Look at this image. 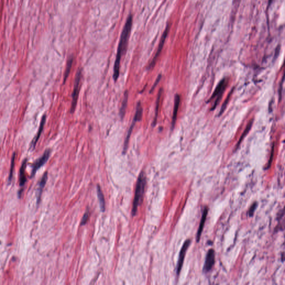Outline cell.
<instances>
[{"instance_id":"obj_2","label":"cell","mask_w":285,"mask_h":285,"mask_svg":"<svg viewBox=\"0 0 285 285\" xmlns=\"http://www.w3.org/2000/svg\"><path fill=\"white\" fill-rule=\"evenodd\" d=\"M146 185V174L144 172H141L139 174L136 185L135 197L134 198L132 211V216H135L136 215L138 208L142 203Z\"/></svg>"},{"instance_id":"obj_14","label":"cell","mask_w":285,"mask_h":285,"mask_svg":"<svg viewBox=\"0 0 285 285\" xmlns=\"http://www.w3.org/2000/svg\"><path fill=\"white\" fill-rule=\"evenodd\" d=\"M73 62H74V57L73 56H70L68 60V62H67V64H66V69H65V73H64V77H63V84L66 83L68 78V77L69 75L70 72L71 71V68H72V63H73Z\"/></svg>"},{"instance_id":"obj_23","label":"cell","mask_w":285,"mask_h":285,"mask_svg":"<svg viewBox=\"0 0 285 285\" xmlns=\"http://www.w3.org/2000/svg\"><path fill=\"white\" fill-rule=\"evenodd\" d=\"M161 75L159 74L158 76V77H157V78L156 79V80L155 81V82L154 83V85L152 86V88H151V89L150 90V92H149L150 93H152L153 91H154V90L155 89V88H156V86H157V85L159 83V81H160V80H161Z\"/></svg>"},{"instance_id":"obj_6","label":"cell","mask_w":285,"mask_h":285,"mask_svg":"<svg viewBox=\"0 0 285 285\" xmlns=\"http://www.w3.org/2000/svg\"><path fill=\"white\" fill-rule=\"evenodd\" d=\"M50 154H51V150L50 149L46 150L41 157H40L39 159H37L35 161V163L32 166L31 177H33L35 175L37 170L46 163V161L49 159Z\"/></svg>"},{"instance_id":"obj_7","label":"cell","mask_w":285,"mask_h":285,"mask_svg":"<svg viewBox=\"0 0 285 285\" xmlns=\"http://www.w3.org/2000/svg\"><path fill=\"white\" fill-rule=\"evenodd\" d=\"M190 244V240L187 239L184 242V243L183 244V245L181 248V250L180 251V253H179V259H178V264H177V273L178 275H179V274L180 273L182 266H183V262H184V258L186 256V253L187 250H188V247H189Z\"/></svg>"},{"instance_id":"obj_20","label":"cell","mask_w":285,"mask_h":285,"mask_svg":"<svg viewBox=\"0 0 285 285\" xmlns=\"http://www.w3.org/2000/svg\"><path fill=\"white\" fill-rule=\"evenodd\" d=\"M15 157H16V154L14 153L12 157V160H11V168H10V176H9V181H11L13 176V172H14V160H15Z\"/></svg>"},{"instance_id":"obj_25","label":"cell","mask_w":285,"mask_h":285,"mask_svg":"<svg viewBox=\"0 0 285 285\" xmlns=\"http://www.w3.org/2000/svg\"><path fill=\"white\" fill-rule=\"evenodd\" d=\"M274 146H274V144H273V146H272V148L271 153L270 159H269V161H268V166H267V168H269L270 167H271V166L272 162V160H273V154H274Z\"/></svg>"},{"instance_id":"obj_24","label":"cell","mask_w":285,"mask_h":285,"mask_svg":"<svg viewBox=\"0 0 285 285\" xmlns=\"http://www.w3.org/2000/svg\"><path fill=\"white\" fill-rule=\"evenodd\" d=\"M89 211L88 210V211H87V212H86V213L84 214V215H83V217L82 221H81V225H85V224L86 223V222H87V221H88V219H89Z\"/></svg>"},{"instance_id":"obj_21","label":"cell","mask_w":285,"mask_h":285,"mask_svg":"<svg viewBox=\"0 0 285 285\" xmlns=\"http://www.w3.org/2000/svg\"><path fill=\"white\" fill-rule=\"evenodd\" d=\"M232 91H231V92H230V94H229V95H228V97H227V98L226 99V100H225V101H224V104H223L222 106V108H221V110H220V112H219V115H221L222 114L223 112V111H224V110L226 109V107H227V103H228V100H229V99H230V94H231V93H232Z\"/></svg>"},{"instance_id":"obj_22","label":"cell","mask_w":285,"mask_h":285,"mask_svg":"<svg viewBox=\"0 0 285 285\" xmlns=\"http://www.w3.org/2000/svg\"><path fill=\"white\" fill-rule=\"evenodd\" d=\"M257 202H255V203H253L252 204V206L250 207V209L249 210V212H248V215L250 217H252L253 214H254V212L256 210V209L257 208Z\"/></svg>"},{"instance_id":"obj_16","label":"cell","mask_w":285,"mask_h":285,"mask_svg":"<svg viewBox=\"0 0 285 285\" xmlns=\"http://www.w3.org/2000/svg\"><path fill=\"white\" fill-rule=\"evenodd\" d=\"M162 92H163V89H160L159 91V92H158V97H157V101H156V106H155V116H154V120H153V126H154L155 125H156V124H157V118H158V115L159 108V105H160V98H161V96Z\"/></svg>"},{"instance_id":"obj_13","label":"cell","mask_w":285,"mask_h":285,"mask_svg":"<svg viewBox=\"0 0 285 285\" xmlns=\"http://www.w3.org/2000/svg\"><path fill=\"white\" fill-rule=\"evenodd\" d=\"M27 161H28V160L26 159L24 160V161L22 163V164L21 168H20V186L21 187H23L25 185L26 181H27L26 178V175H25V169H26V164H27Z\"/></svg>"},{"instance_id":"obj_11","label":"cell","mask_w":285,"mask_h":285,"mask_svg":"<svg viewBox=\"0 0 285 285\" xmlns=\"http://www.w3.org/2000/svg\"><path fill=\"white\" fill-rule=\"evenodd\" d=\"M208 212V207H206L204 208L203 213V215H202V219H201V222H200V224H199V228H198V232H197V241L198 242H199V239L201 238V235H202V230H203V227H204V223H205L206 218H207Z\"/></svg>"},{"instance_id":"obj_10","label":"cell","mask_w":285,"mask_h":285,"mask_svg":"<svg viewBox=\"0 0 285 285\" xmlns=\"http://www.w3.org/2000/svg\"><path fill=\"white\" fill-rule=\"evenodd\" d=\"M180 101H181L180 96L179 95L177 94L175 96V99H174V110H173V116H172V129L174 128V126H175V122H176V120H177V114H178V109H179V107Z\"/></svg>"},{"instance_id":"obj_18","label":"cell","mask_w":285,"mask_h":285,"mask_svg":"<svg viewBox=\"0 0 285 285\" xmlns=\"http://www.w3.org/2000/svg\"><path fill=\"white\" fill-rule=\"evenodd\" d=\"M97 194L98 199L99 201V203H100V209L102 212H104L105 210V202L104 197V195L102 192L101 188L99 186H97Z\"/></svg>"},{"instance_id":"obj_9","label":"cell","mask_w":285,"mask_h":285,"mask_svg":"<svg viewBox=\"0 0 285 285\" xmlns=\"http://www.w3.org/2000/svg\"><path fill=\"white\" fill-rule=\"evenodd\" d=\"M46 115H44L42 118L41 119V122H40V127H39V129L38 130V132L37 133L36 135L35 136L34 139H33L31 144V147L32 149H34L35 148V146L37 143V141H39V139L40 138L42 132L43 131V128H44V125L45 124V122H46Z\"/></svg>"},{"instance_id":"obj_4","label":"cell","mask_w":285,"mask_h":285,"mask_svg":"<svg viewBox=\"0 0 285 285\" xmlns=\"http://www.w3.org/2000/svg\"><path fill=\"white\" fill-rule=\"evenodd\" d=\"M82 77V70L79 69L77 71L74 83V89L72 93V102L70 109V112L74 113L77 107V100L81 86V80Z\"/></svg>"},{"instance_id":"obj_12","label":"cell","mask_w":285,"mask_h":285,"mask_svg":"<svg viewBox=\"0 0 285 285\" xmlns=\"http://www.w3.org/2000/svg\"><path fill=\"white\" fill-rule=\"evenodd\" d=\"M128 97H129V92L128 91H125V93L124 94V97L123 99L121 106L120 107V110H119V115L121 119H123L124 118V116L126 112V109L127 108V104H128Z\"/></svg>"},{"instance_id":"obj_15","label":"cell","mask_w":285,"mask_h":285,"mask_svg":"<svg viewBox=\"0 0 285 285\" xmlns=\"http://www.w3.org/2000/svg\"><path fill=\"white\" fill-rule=\"evenodd\" d=\"M48 180V173L47 172H45L44 174L43 175L42 177L41 180L40 181V184H39V195H38V197H37V204H39V202L40 201V199H41V195L42 192V189L43 187H45V184H46V181Z\"/></svg>"},{"instance_id":"obj_1","label":"cell","mask_w":285,"mask_h":285,"mask_svg":"<svg viewBox=\"0 0 285 285\" xmlns=\"http://www.w3.org/2000/svg\"><path fill=\"white\" fill-rule=\"evenodd\" d=\"M132 16L130 14L125 23V26L122 31L120 40L119 43L117 54L116 56L114 66V73H113V79L115 82H117L118 80L120 75V61L122 56L123 55L126 51L128 42L129 37V35L131 32V29L132 26Z\"/></svg>"},{"instance_id":"obj_3","label":"cell","mask_w":285,"mask_h":285,"mask_svg":"<svg viewBox=\"0 0 285 285\" xmlns=\"http://www.w3.org/2000/svg\"><path fill=\"white\" fill-rule=\"evenodd\" d=\"M142 117H143V108H142V106L141 104V102L139 101L137 104L136 111H135V115L133 118L132 124L130 125V128H129V129L127 132V134H126V136L125 138V141L124 143V146H123V154H125V153H126V152H127L129 140H130V136L132 135V130L135 126V125L138 121H139L141 120Z\"/></svg>"},{"instance_id":"obj_17","label":"cell","mask_w":285,"mask_h":285,"mask_svg":"<svg viewBox=\"0 0 285 285\" xmlns=\"http://www.w3.org/2000/svg\"><path fill=\"white\" fill-rule=\"evenodd\" d=\"M225 86H226L225 79H223V80H222L219 82V83H218V85H217V88H216L215 91L213 92L212 97L209 99L208 101H210L214 97H216V96H217L222 91L224 90Z\"/></svg>"},{"instance_id":"obj_19","label":"cell","mask_w":285,"mask_h":285,"mask_svg":"<svg viewBox=\"0 0 285 285\" xmlns=\"http://www.w3.org/2000/svg\"><path fill=\"white\" fill-rule=\"evenodd\" d=\"M252 123H253V120H252L251 121H250V122L249 123V124H248V125L247 126V127H246V129H245V130H244V133L242 134V136H241V138H239V141H238V143H237V144L236 149H237V148H238L239 146H240V144L241 143V142H242V141L243 140V139H244V138L246 137V135H247V134L248 133L249 131L250 130V128H251V126H252Z\"/></svg>"},{"instance_id":"obj_8","label":"cell","mask_w":285,"mask_h":285,"mask_svg":"<svg viewBox=\"0 0 285 285\" xmlns=\"http://www.w3.org/2000/svg\"><path fill=\"white\" fill-rule=\"evenodd\" d=\"M215 262V250L213 249H210L208 250L205 261V264L204 266V270L208 272L210 271L213 267Z\"/></svg>"},{"instance_id":"obj_5","label":"cell","mask_w":285,"mask_h":285,"mask_svg":"<svg viewBox=\"0 0 285 285\" xmlns=\"http://www.w3.org/2000/svg\"><path fill=\"white\" fill-rule=\"evenodd\" d=\"M169 26L168 25L167 28H166V30L164 31L163 34L162 35V37L161 38L160 43H159V45L158 50L157 51V52H156L155 55L154 56V57H153V60H152L151 63H150V64L149 65V66L148 68V69H152L154 67V66H155V65L156 63V62L157 61V59H158L159 56L160 55V52H161V50L163 49V48L164 42H165L166 39L167 38V35H168V32H169Z\"/></svg>"}]
</instances>
